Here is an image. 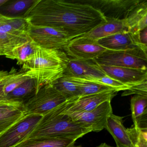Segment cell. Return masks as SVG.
<instances>
[{"label":"cell","mask_w":147,"mask_h":147,"mask_svg":"<svg viewBox=\"0 0 147 147\" xmlns=\"http://www.w3.org/2000/svg\"><path fill=\"white\" fill-rule=\"evenodd\" d=\"M23 16L31 25L60 30L70 40L107 21L99 11L80 1L36 0Z\"/></svg>","instance_id":"6da1fadb"},{"label":"cell","mask_w":147,"mask_h":147,"mask_svg":"<svg viewBox=\"0 0 147 147\" xmlns=\"http://www.w3.org/2000/svg\"><path fill=\"white\" fill-rule=\"evenodd\" d=\"M69 57L62 50L45 49L37 45L34 56L23 65L22 70L37 82L38 90L62 76Z\"/></svg>","instance_id":"7a4b0ae2"},{"label":"cell","mask_w":147,"mask_h":147,"mask_svg":"<svg viewBox=\"0 0 147 147\" xmlns=\"http://www.w3.org/2000/svg\"><path fill=\"white\" fill-rule=\"evenodd\" d=\"M67 102L43 115L27 139L61 137L78 139L92 131L90 128L74 121L69 115L63 113Z\"/></svg>","instance_id":"3957f363"},{"label":"cell","mask_w":147,"mask_h":147,"mask_svg":"<svg viewBox=\"0 0 147 147\" xmlns=\"http://www.w3.org/2000/svg\"><path fill=\"white\" fill-rule=\"evenodd\" d=\"M99 65L147 69V51L141 48L107 50L92 60Z\"/></svg>","instance_id":"277c9868"},{"label":"cell","mask_w":147,"mask_h":147,"mask_svg":"<svg viewBox=\"0 0 147 147\" xmlns=\"http://www.w3.org/2000/svg\"><path fill=\"white\" fill-rule=\"evenodd\" d=\"M67 101L51 84H48L40 88L36 94L24 105L26 114L43 116Z\"/></svg>","instance_id":"5b68a950"},{"label":"cell","mask_w":147,"mask_h":147,"mask_svg":"<svg viewBox=\"0 0 147 147\" xmlns=\"http://www.w3.org/2000/svg\"><path fill=\"white\" fill-rule=\"evenodd\" d=\"M42 116L27 114L0 134V147H17L26 140Z\"/></svg>","instance_id":"8992f818"},{"label":"cell","mask_w":147,"mask_h":147,"mask_svg":"<svg viewBox=\"0 0 147 147\" xmlns=\"http://www.w3.org/2000/svg\"><path fill=\"white\" fill-rule=\"evenodd\" d=\"M28 36L37 46L49 49H63L70 40L66 33L49 27L31 25Z\"/></svg>","instance_id":"52a82bcc"},{"label":"cell","mask_w":147,"mask_h":147,"mask_svg":"<svg viewBox=\"0 0 147 147\" xmlns=\"http://www.w3.org/2000/svg\"><path fill=\"white\" fill-rule=\"evenodd\" d=\"M99 11L106 18L126 19L142 0H87L80 1Z\"/></svg>","instance_id":"ba28073f"},{"label":"cell","mask_w":147,"mask_h":147,"mask_svg":"<svg viewBox=\"0 0 147 147\" xmlns=\"http://www.w3.org/2000/svg\"><path fill=\"white\" fill-rule=\"evenodd\" d=\"M63 49L71 58L93 60L107 50L96 40L81 36L70 40Z\"/></svg>","instance_id":"9c48e42d"},{"label":"cell","mask_w":147,"mask_h":147,"mask_svg":"<svg viewBox=\"0 0 147 147\" xmlns=\"http://www.w3.org/2000/svg\"><path fill=\"white\" fill-rule=\"evenodd\" d=\"M112 113L111 100H107L92 111L68 115L74 121L91 129L92 131L99 132L105 129L107 117Z\"/></svg>","instance_id":"30bf717a"},{"label":"cell","mask_w":147,"mask_h":147,"mask_svg":"<svg viewBox=\"0 0 147 147\" xmlns=\"http://www.w3.org/2000/svg\"><path fill=\"white\" fill-rule=\"evenodd\" d=\"M116 92L115 91H107L79 97L76 99L67 101L63 113L69 115L92 111L105 101L111 100Z\"/></svg>","instance_id":"8fae6325"},{"label":"cell","mask_w":147,"mask_h":147,"mask_svg":"<svg viewBox=\"0 0 147 147\" xmlns=\"http://www.w3.org/2000/svg\"><path fill=\"white\" fill-rule=\"evenodd\" d=\"M138 33L132 34L128 31L119 32L97 40L99 45L108 50L123 51L141 48L147 51V48L139 42Z\"/></svg>","instance_id":"7c38bea8"},{"label":"cell","mask_w":147,"mask_h":147,"mask_svg":"<svg viewBox=\"0 0 147 147\" xmlns=\"http://www.w3.org/2000/svg\"><path fill=\"white\" fill-rule=\"evenodd\" d=\"M98 66L107 76L130 87L147 81V69Z\"/></svg>","instance_id":"4fadbf2b"},{"label":"cell","mask_w":147,"mask_h":147,"mask_svg":"<svg viewBox=\"0 0 147 147\" xmlns=\"http://www.w3.org/2000/svg\"><path fill=\"white\" fill-rule=\"evenodd\" d=\"M27 115L24 105L13 100H0V134Z\"/></svg>","instance_id":"5bb4252c"},{"label":"cell","mask_w":147,"mask_h":147,"mask_svg":"<svg viewBox=\"0 0 147 147\" xmlns=\"http://www.w3.org/2000/svg\"><path fill=\"white\" fill-rule=\"evenodd\" d=\"M63 75L76 78L98 77L106 75L92 60H82L69 58Z\"/></svg>","instance_id":"9a60e30c"},{"label":"cell","mask_w":147,"mask_h":147,"mask_svg":"<svg viewBox=\"0 0 147 147\" xmlns=\"http://www.w3.org/2000/svg\"><path fill=\"white\" fill-rule=\"evenodd\" d=\"M123 119V117L111 113L107 117L105 129L114 138L117 147H134L128 129L124 126Z\"/></svg>","instance_id":"2e32d148"},{"label":"cell","mask_w":147,"mask_h":147,"mask_svg":"<svg viewBox=\"0 0 147 147\" xmlns=\"http://www.w3.org/2000/svg\"><path fill=\"white\" fill-rule=\"evenodd\" d=\"M107 22L83 35V36L97 40L108 36L128 31L125 19L106 18Z\"/></svg>","instance_id":"e0dca14e"},{"label":"cell","mask_w":147,"mask_h":147,"mask_svg":"<svg viewBox=\"0 0 147 147\" xmlns=\"http://www.w3.org/2000/svg\"><path fill=\"white\" fill-rule=\"evenodd\" d=\"M77 139L66 137L34 138L26 139L17 147H72Z\"/></svg>","instance_id":"ac0fdd59"},{"label":"cell","mask_w":147,"mask_h":147,"mask_svg":"<svg viewBox=\"0 0 147 147\" xmlns=\"http://www.w3.org/2000/svg\"><path fill=\"white\" fill-rule=\"evenodd\" d=\"M128 31L138 33L147 28V1H142L125 19Z\"/></svg>","instance_id":"d6986e66"},{"label":"cell","mask_w":147,"mask_h":147,"mask_svg":"<svg viewBox=\"0 0 147 147\" xmlns=\"http://www.w3.org/2000/svg\"><path fill=\"white\" fill-rule=\"evenodd\" d=\"M131 117L134 126L147 129V96L136 94L131 100Z\"/></svg>","instance_id":"ffe728a7"},{"label":"cell","mask_w":147,"mask_h":147,"mask_svg":"<svg viewBox=\"0 0 147 147\" xmlns=\"http://www.w3.org/2000/svg\"><path fill=\"white\" fill-rule=\"evenodd\" d=\"M38 91L36 80L33 77L29 79L9 93L5 100L19 101L25 104L34 97Z\"/></svg>","instance_id":"44dd1931"},{"label":"cell","mask_w":147,"mask_h":147,"mask_svg":"<svg viewBox=\"0 0 147 147\" xmlns=\"http://www.w3.org/2000/svg\"><path fill=\"white\" fill-rule=\"evenodd\" d=\"M26 71H17L12 69L10 72L0 70V84L5 96L30 78Z\"/></svg>","instance_id":"7402d4cb"},{"label":"cell","mask_w":147,"mask_h":147,"mask_svg":"<svg viewBox=\"0 0 147 147\" xmlns=\"http://www.w3.org/2000/svg\"><path fill=\"white\" fill-rule=\"evenodd\" d=\"M37 45L31 39L14 48L5 55L7 58L16 60L17 64L22 65L29 62L33 58Z\"/></svg>","instance_id":"603a6c76"},{"label":"cell","mask_w":147,"mask_h":147,"mask_svg":"<svg viewBox=\"0 0 147 147\" xmlns=\"http://www.w3.org/2000/svg\"><path fill=\"white\" fill-rule=\"evenodd\" d=\"M51 84L68 101L79 98V88L75 82L68 76L63 75Z\"/></svg>","instance_id":"cb8c5ba5"},{"label":"cell","mask_w":147,"mask_h":147,"mask_svg":"<svg viewBox=\"0 0 147 147\" xmlns=\"http://www.w3.org/2000/svg\"><path fill=\"white\" fill-rule=\"evenodd\" d=\"M68 77L74 81L78 86L80 91L79 97L96 94L107 91H115L110 87L88 79L70 76Z\"/></svg>","instance_id":"d4e9b609"},{"label":"cell","mask_w":147,"mask_h":147,"mask_svg":"<svg viewBox=\"0 0 147 147\" xmlns=\"http://www.w3.org/2000/svg\"><path fill=\"white\" fill-rule=\"evenodd\" d=\"M30 39L29 37L17 36L0 31V52L5 56Z\"/></svg>","instance_id":"484cf974"},{"label":"cell","mask_w":147,"mask_h":147,"mask_svg":"<svg viewBox=\"0 0 147 147\" xmlns=\"http://www.w3.org/2000/svg\"><path fill=\"white\" fill-rule=\"evenodd\" d=\"M36 0H17L6 3L1 9L2 15H16L26 11L34 4Z\"/></svg>","instance_id":"4316f807"},{"label":"cell","mask_w":147,"mask_h":147,"mask_svg":"<svg viewBox=\"0 0 147 147\" xmlns=\"http://www.w3.org/2000/svg\"><path fill=\"white\" fill-rule=\"evenodd\" d=\"M3 20L14 30L24 36H27L31 25L23 16L9 17L2 15Z\"/></svg>","instance_id":"83f0119b"},{"label":"cell","mask_w":147,"mask_h":147,"mask_svg":"<svg viewBox=\"0 0 147 147\" xmlns=\"http://www.w3.org/2000/svg\"><path fill=\"white\" fill-rule=\"evenodd\" d=\"M84 79H88L110 87L117 92L120 91H125L131 87L129 86L125 85L122 82L107 75L98 78L91 77H87Z\"/></svg>","instance_id":"f1b7e54d"},{"label":"cell","mask_w":147,"mask_h":147,"mask_svg":"<svg viewBox=\"0 0 147 147\" xmlns=\"http://www.w3.org/2000/svg\"><path fill=\"white\" fill-rule=\"evenodd\" d=\"M136 94L147 96V81L134 85L127 90L124 91L122 96Z\"/></svg>","instance_id":"f546056e"},{"label":"cell","mask_w":147,"mask_h":147,"mask_svg":"<svg viewBox=\"0 0 147 147\" xmlns=\"http://www.w3.org/2000/svg\"><path fill=\"white\" fill-rule=\"evenodd\" d=\"M138 38L140 44L142 46L147 48V28L139 32Z\"/></svg>","instance_id":"4dcf8cb0"},{"label":"cell","mask_w":147,"mask_h":147,"mask_svg":"<svg viewBox=\"0 0 147 147\" xmlns=\"http://www.w3.org/2000/svg\"><path fill=\"white\" fill-rule=\"evenodd\" d=\"M5 100V96L3 94L2 86L0 84V100Z\"/></svg>","instance_id":"1f68e13d"},{"label":"cell","mask_w":147,"mask_h":147,"mask_svg":"<svg viewBox=\"0 0 147 147\" xmlns=\"http://www.w3.org/2000/svg\"><path fill=\"white\" fill-rule=\"evenodd\" d=\"M8 1H9V0H0V7H2L3 5L5 4ZM1 15V14L0 13V15Z\"/></svg>","instance_id":"d6a6232c"},{"label":"cell","mask_w":147,"mask_h":147,"mask_svg":"<svg viewBox=\"0 0 147 147\" xmlns=\"http://www.w3.org/2000/svg\"><path fill=\"white\" fill-rule=\"evenodd\" d=\"M97 147H114L112 146H110L108 144H107L105 143H101V144H100L99 146H97Z\"/></svg>","instance_id":"836d02e7"},{"label":"cell","mask_w":147,"mask_h":147,"mask_svg":"<svg viewBox=\"0 0 147 147\" xmlns=\"http://www.w3.org/2000/svg\"><path fill=\"white\" fill-rule=\"evenodd\" d=\"M72 147H83L81 145H78V146H75V145H74Z\"/></svg>","instance_id":"e575fe53"},{"label":"cell","mask_w":147,"mask_h":147,"mask_svg":"<svg viewBox=\"0 0 147 147\" xmlns=\"http://www.w3.org/2000/svg\"><path fill=\"white\" fill-rule=\"evenodd\" d=\"M2 55H3V54H2V53H1V52H0V56H2Z\"/></svg>","instance_id":"d590c367"},{"label":"cell","mask_w":147,"mask_h":147,"mask_svg":"<svg viewBox=\"0 0 147 147\" xmlns=\"http://www.w3.org/2000/svg\"></svg>","instance_id":"8d00e7d4"}]
</instances>
